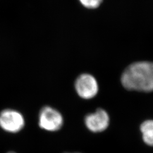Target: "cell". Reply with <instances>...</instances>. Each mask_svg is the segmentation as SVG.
Listing matches in <instances>:
<instances>
[{"instance_id":"1","label":"cell","mask_w":153,"mask_h":153,"mask_svg":"<svg viewBox=\"0 0 153 153\" xmlns=\"http://www.w3.org/2000/svg\"><path fill=\"white\" fill-rule=\"evenodd\" d=\"M123 87L128 90L153 91V62H136L128 66L121 76Z\"/></svg>"},{"instance_id":"2","label":"cell","mask_w":153,"mask_h":153,"mask_svg":"<svg viewBox=\"0 0 153 153\" xmlns=\"http://www.w3.org/2000/svg\"><path fill=\"white\" fill-rule=\"evenodd\" d=\"M63 124V118L56 109L49 106L42 108L39 115V126L45 131H57Z\"/></svg>"},{"instance_id":"3","label":"cell","mask_w":153,"mask_h":153,"mask_svg":"<svg viewBox=\"0 0 153 153\" xmlns=\"http://www.w3.org/2000/svg\"><path fill=\"white\" fill-rule=\"evenodd\" d=\"M74 86L77 94L85 99L93 98L98 93V83L97 79L88 73H83L78 76Z\"/></svg>"},{"instance_id":"4","label":"cell","mask_w":153,"mask_h":153,"mask_svg":"<svg viewBox=\"0 0 153 153\" xmlns=\"http://www.w3.org/2000/svg\"><path fill=\"white\" fill-rule=\"evenodd\" d=\"M24 126V117L18 111L6 109L0 112V127L4 131L15 133L21 131Z\"/></svg>"},{"instance_id":"5","label":"cell","mask_w":153,"mask_h":153,"mask_svg":"<svg viewBox=\"0 0 153 153\" xmlns=\"http://www.w3.org/2000/svg\"><path fill=\"white\" fill-rule=\"evenodd\" d=\"M85 123L88 129L94 133L105 131L109 126V115L102 108H98L95 112L85 117Z\"/></svg>"},{"instance_id":"6","label":"cell","mask_w":153,"mask_h":153,"mask_svg":"<svg viewBox=\"0 0 153 153\" xmlns=\"http://www.w3.org/2000/svg\"><path fill=\"white\" fill-rule=\"evenodd\" d=\"M142 138L145 143L153 146V120H148L142 123L140 126Z\"/></svg>"},{"instance_id":"7","label":"cell","mask_w":153,"mask_h":153,"mask_svg":"<svg viewBox=\"0 0 153 153\" xmlns=\"http://www.w3.org/2000/svg\"><path fill=\"white\" fill-rule=\"evenodd\" d=\"M80 3L87 9H97L101 5L103 0H79Z\"/></svg>"},{"instance_id":"8","label":"cell","mask_w":153,"mask_h":153,"mask_svg":"<svg viewBox=\"0 0 153 153\" xmlns=\"http://www.w3.org/2000/svg\"><path fill=\"white\" fill-rule=\"evenodd\" d=\"M14 153V152H9V153Z\"/></svg>"},{"instance_id":"9","label":"cell","mask_w":153,"mask_h":153,"mask_svg":"<svg viewBox=\"0 0 153 153\" xmlns=\"http://www.w3.org/2000/svg\"></svg>"}]
</instances>
